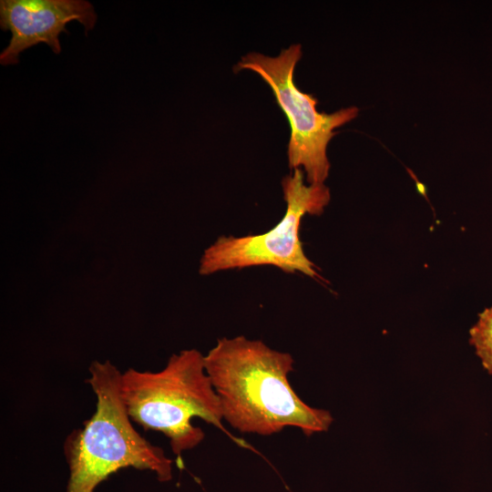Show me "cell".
Here are the masks:
<instances>
[{"label":"cell","instance_id":"2","mask_svg":"<svg viewBox=\"0 0 492 492\" xmlns=\"http://www.w3.org/2000/svg\"><path fill=\"white\" fill-rule=\"evenodd\" d=\"M87 380L97 396L93 415L66 443L69 467L67 492H94L125 467L154 472L159 481L172 478V460L134 428L121 394V374L110 362H93Z\"/></svg>","mask_w":492,"mask_h":492},{"label":"cell","instance_id":"4","mask_svg":"<svg viewBox=\"0 0 492 492\" xmlns=\"http://www.w3.org/2000/svg\"><path fill=\"white\" fill-rule=\"evenodd\" d=\"M301 56L302 46L294 44L276 56L248 53L233 68L257 73L271 87L291 128L287 149L289 168L302 169L307 183L322 184L329 175L327 147L336 134L334 129L356 118L359 109L353 106L333 113L319 112L318 100L300 90L293 81Z\"/></svg>","mask_w":492,"mask_h":492},{"label":"cell","instance_id":"6","mask_svg":"<svg viewBox=\"0 0 492 492\" xmlns=\"http://www.w3.org/2000/svg\"><path fill=\"white\" fill-rule=\"evenodd\" d=\"M77 21L86 34L93 29L97 14L85 0H1L0 26L11 32L8 46L0 54L1 65L19 62V55L39 43L55 54L61 52L59 35L68 34L66 26Z\"/></svg>","mask_w":492,"mask_h":492},{"label":"cell","instance_id":"3","mask_svg":"<svg viewBox=\"0 0 492 492\" xmlns=\"http://www.w3.org/2000/svg\"><path fill=\"white\" fill-rule=\"evenodd\" d=\"M120 387L131 420L146 430L164 434L175 455L204 439V432L191 423L195 417L226 432L204 355L196 349L171 355L159 372L128 369L121 374Z\"/></svg>","mask_w":492,"mask_h":492},{"label":"cell","instance_id":"7","mask_svg":"<svg viewBox=\"0 0 492 492\" xmlns=\"http://www.w3.org/2000/svg\"><path fill=\"white\" fill-rule=\"evenodd\" d=\"M469 343L484 369L492 375V306L478 313L469 330Z\"/></svg>","mask_w":492,"mask_h":492},{"label":"cell","instance_id":"5","mask_svg":"<svg viewBox=\"0 0 492 492\" xmlns=\"http://www.w3.org/2000/svg\"><path fill=\"white\" fill-rule=\"evenodd\" d=\"M286 210L282 219L268 231L243 237H220L207 248L200 259V273L271 265L287 273L301 272L319 277L316 266L306 256L300 240L302 219L320 215L330 201V190L323 183H305L304 172L295 169L282 180Z\"/></svg>","mask_w":492,"mask_h":492},{"label":"cell","instance_id":"1","mask_svg":"<svg viewBox=\"0 0 492 492\" xmlns=\"http://www.w3.org/2000/svg\"><path fill=\"white\" fill-rule=\"evenodd\" d=\"M293 358L261 340L221 338L204 355V365L219 396L223 421L245 434L269 436L285 427L305 436L326 432L331 413L305 404L292 389Z\"/></svg>","mask_w":492,"mask_h":492}]
</instances>
